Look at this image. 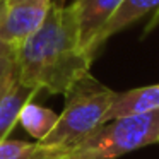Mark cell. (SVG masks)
<instances>
[{
    "label": "cell",
    "instance_id": "7",
    "mask_svg": "<svg viewBox=\"0 0 159 159\" xmlns=\"http://www.w3.org/2000/svg\"><path fill=\"white\" fill-rule=\"evenodd\" d=\"M154 12L156 16L159 14V0H123L118 9L111 14V17L106 21V24L103 26V29L99 31L96 41H94V57L98 55V52L101 50V46L116 33H120L121 29L128 28L130 24L137 22L139 19L145 17L147 14ZM154 16V17H156Z\"/></svg>",
    "mask_w": 159,
    "mask_h": 159
},
{
    "label": "cell",
    "instance_id": "4",
    "mask_svg": "<svg viewBox=\"0 0 159 159\" xmlns=\"http://www.w3.org/2000/svg\"><path fill=\"white\" fill-rule=\"evenodd\" d=\"M53 0H4L0 12V41L16 50L45 22Z\"/></svg>",
    "mask_w": 159,
    "mask_h": 159
},
{
    "label": "cell",
    "instance_id": "10",
    "mask_svg": "<svg viewBox=\"0 0 159 159\" xmlns=\"http://www.w3.org/2000/svg\"><path fill=\"white\" fill-rule=\"evenodd\" d=\"M48 154V149H41L38 142L11 140V139L0 142V159H45Z\"/></svg>",
    "mask_w": 159,
    "mask_h": 159
},
{
    "label": "cell",
    "instance_id": "2",
    "mask_svg": "<svg viewBox=\"0 0 159 159\" xmlns=\"http://www.w3.org/2000/svg\"><path fill=\"white\" fill-rule=\"evenodd\" d=\"M115 96L116 91L99 84L91 74L86 75L65 94V108L58 115L57 125L38 145L48 151H65L80 144L104 125V116Z\"/></svg>",
    "mask_w": 159,
    "mask_h": 159
},
{
    "label": "cell",
    "instance_id": "5",
    "mask_svg": "<svg viewBox=\"0 0 159 159\" xmlns=\"http://www.w3.org/2000/svg\"><path fill=\"white\" fill-rule=\"evenodd\" d=\"M39 91L19 80L16 62L0 82V142L7 140L9 134L19 121L22 108L31 103Z\"/></svg>",
    "mask_w": 159,
    "mask_h": 159
},
{
    "label": "cell",
    "instance_id": "11",
    "mask_svg": "<svg viewBox=\"0 0 159 159\" xmlns=\"http://www.w3.org/2000/svg\"><path fill=\"white\" fill-rule=\"evenodd\" d=\"M12 63H14V53H9V55L0 57V82H2V79L5 77V74L11 70Z\"/></svg>",
    "mask_w": 159,
    "mask_h": 159
},
{
    "label": "cell",
    "instance_id": "13",
    "mask_svg": "<svg viewBox=\"0 0 159 159\" xmlns=\"http://www.w3.org/2000/svg\"><path fill=\"white\" fill-rule=\"evenodd\" d=\"M157 22H159V14H157V16H156V17H154V19H152V26H154V24H157Z\"/></svg>",
    "mask_w": 159,
    "mask_h": 159
},
{
    "label": "cell",
    "instance_id": "6",
    "mask_svg": "<svg viewBox=\"0 0 159 159\" xmlns=\"http://www.w3.org/2000/svg\"><path fill=\"white\" fill-rule=\"evenodd\" d=\"M123 0H74V12L79 26L80 50L94 60V41L106 21Z\"/></svg>",
    "mask_w": 159,
    "mask_h": 159
},
{
    "label": "cell",
    "instance_id": "9",
    "mask_svg": "<svg viewBox=\"0 0 159 159\" xmlns=\"http://www.w3.org/2000/svg\"><path fill=\"white\" fill-rule=\"evenodd\" d=\"M57 120H58V115L55 111H52L50 108L34 104L33 101L26 104L19 115V121H21L22 128L38 142L43 140L53 130V127L57 125Z\"/></svg>",
    "mask_w": 159,
    "mask_h": 159
},
{
    "label": "cell",
    "instance_id": "3",
    "mask_svg": "<svg viewBox=\"0 0 159 159\" xmlns=\"http://www.w3.org/2000/svg\"><path fill=\"white\" fill-rule=\"evenodd\" d=\"M154 144H159V110L106 121L80 144L50 151L45 159H116Z\"/></svg>",
    "mask_w": 159,
    "mask_h": 159
},
{
    "label": "cell",
    "instance_id": "1",
    "mask_svg": "<svg viewBox=\"0 0 159 159\" xmlns=\"http://www.w3.org/2000/svg\"><path fill=\"white\" fill-rule=\"evenodd\" d=\"M14 62L22 84L50 94L65 96L89 75L93 58L80 50L72 4L52 2L41 28L14 50Z\"/></svg>",
    "mask_w": 159,
    "mask_h": 159
},
{
    "label": "cell",
    "instance_id": "8",
    "mask_svg": "<svg viewBox=\"0 0 159 159\" xmlns=\"http://www.w3.org/2000/svg\"><path fill=\"white\" fill-rule=\"evenodd\" d=\"M157 110H159V84L135 87V89H128L125 93H116L106 116H104V123L111 120H118V118L144 115Z\"/></svg>",
    "mask_w": 159,
    "mask_h": 159
},
{
    "label": "cell",
    "instance_id": "12",
    "mask_svg": "<svg viewBox=\"0 0 159 159\" xmlns=\"http://www.w3.org/2000/svg\"><path fill=\"white\" fill-rule=\"evenodd\" d=\"M2 7H4V0H0V12H2ZM9 53H14V50H11L7 45H4V43L0 41V57L9 55Z\"/></svg>",
    "mask_w": 159,
    "mask_h": 159
}]
</instances>
